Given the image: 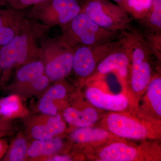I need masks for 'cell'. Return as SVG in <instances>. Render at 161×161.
Segmentation results:
<instances>
[{"instance_id":"obj_1","label":"cell","mask_w":161,"mask_h":161,"mask_svg":"<svg viewBox=\"0 0 161 161\" xmlns=\"http://www.w3.org/2000/svg\"><path fill=\"white\" fill-rule=\"evenodd\" d=\"M51 28L27 18L19 33L0 48L1 85H4L14 68L40 59V41Z\"/></svg>"},{"instance_id":"obj_2","label":"cell","mask_w":161,"mask_h":161,"mask_svg":"<svg viewBox=\"0 0 161 161\" xmlns=\"http://www.w3.org/2000/svg\"><path fill=\"white\" fill-rule=\"evenodd\" d=\"M64 40L73 48L79 45L93 46L118 40L123 32L110 31L80 12L69 23L60 26Z\"/></svg>"},{"instance_id":"obj_3","label":"cell","mask_w":161,"mask_h":161,"mask_svg":"<svg viewBox=\"0 0 161 161\" xmlns=\"http://www.w3.org/2000/svg\"><path fill=\"white\" fill-rule=\"evenodd\" d=\"M41 57L44 73L50 80H62L72 69L74 48L61 36L55 38L47 36L40 41Z\"/></svg>"},{"instance_id":"obj_4","label":"cell","mask_w":161,"mask_h":161,"mask_svg":"<svg viewBox=\"0 0 161 161\" xmlns=\"http://www.w3.org/2000/svg\"><path fill=\"white\" fill-rule=\"evenodd\" d=\"M124 34L130 51L131 86L134 92H141L151 80L152 69L149 59L152 54L142 33L138 30L125 32Z\"/></svg>"},{"instance_id":"obj_5","label":"cell","mask_w":161,"mask_h":161,"mask_svg":"<svg viewBox=\"0 0 161 161\" xmlns=\"http://www.w3.org/2000/svg\"><path fill=\"white\" fill-rule=\"evenodd\" d=\"M84 0H46L31 6L26 17L44 25L60 26L81 12Z\"/></svg>"},{"instance_id":"obj_6","label":"cell","mask_w":161,"mask_h":161,"mask_svg":"<svg viewBox=\"0 0 161 161\" xmlns=\"http://www.w3.org/2000/svg\"><path fill=\"white\" fill-rule=\"evenodd\" d=\"M81 12L110 31L122 32L133 29L129 14L109 0H84Z\"/></svg>"},{"instance_id":"obj_7","label":"cell","mask_w":161,"mask_h":161,"mask_svg":"<svg viewBox=\"0 0 161 161\" xmlns=\"http://www.w3.org/2000/svg\"><path fill=\"white\" fill-rule=\"evenodd\" d=\"M124 41L122 37L118 40L93 45H79L74 47L72 69L81 78L88 77L93 73L104 58L120 47Z\"/></svg>"},{"instance_id":"obj_8","label":"cell","mask_w":161,"mask_h":161,"mask_svg":"<svg viewBox=\"0 0 161 161\" xmlns=\"http://www.w3.org/2000/svg\"><path fill=\"white\" fill-rule=\"evenodd\" d=\"M124 41L122 45L98 64L96 69L99 75L115 71L117 72L120 78H127L130 64V51L124 32Z\"/></svg>"},{"instance_id":"obj_9","label":"cell","mask_w":161,"mask_h":161,"mask_svg":"<svg viewBox=\"0 0 161 161\" xmlns=\"http://www.w3.org/2000/svg\"><path fill=\"white\" fill-rule=\"evenodd\" d=\"M27 19L23 10L8 7L0 9V48L17 36Z\"/></svg>"},{"instance_id":"obj_10","label":"cell","mask_w":161,"mask_h":161,"mask_svg":"<svg viewBox=\"0 0 161 161\" xmlns=\"http://www.w3.org/2000/svg\"><path fill=\"white\" fill-rule=\"evenodd\" d=\"M107 123L110 131L121 137L141 139L147 135V130L144 126L124 115L111 114L108 116Z\"/></svg>"},{"instance_id":"obj_11","label":"cell","mask_w":161,"mask_h":161,"mask_svg":"<svg viewBox=\"0 0 161 161\" xmlns=\"http://www.w3.org/2000/svg\"><path fill=\"white\" fill-rule=\"evenodd\" d=\"M86 97L94 106L103 109L120 111L125 109L128 106V100L123 95L106 94L94 87L87 90Z\"/></svg>"},{"instance_id":"obj_12","label":"cell","mask_w":161,"mask_h":161,"mask_svg":"<svg viewBox=\"0 0 161 161\" xmlns=\"http://www.w3.org/2000/svg\"><path fill=\"white\" fill-rule=\"evenodd\" d=\"M44 124L35 125L31 128V134L36 140H46L54 137L64 131L65 123L60 115L47 116Z\"/></svg>"},{"instance_id":"obj_13","label":"cell","mask_w":161,"mask_h":161,"mask_svg":"<svg viewBox=\"0 0 161 161\" xmlns=\"http://www.w3.org/2000/svg\"><path fill=\"white\" fill-rule=\"evenodd\" d=\"M137 153L134 148L122 143H115L104 148L99 157L104 161H130L135 159Z\"/></svg>"},{"instance_id":"obj_14","label":"cell","mask_w":161,"mask_h":161,"mask_svg":"<svg viewBox=\"0 0 161 161\" xmlns=\"http://www.w3.org/2000/svg\"><path fill=\"white\" fill-rule=\"evenodd\" d=\"M66 90L61 83H58L50 88L39 102L38 109L41 113L47 116L58 114V108L53 102L62 99L66 96Z\"/></svg>"},{"instance_id":"obj_15","label":"cell","mask_w":161,"mask_h":161,"mask_svg":"<svg viewBox=\"0 0 161 161\" xmlns=\"http://www.w3.org/2000/svg\"><path fill=\"white\" fill-rule=\"evenodd\" d=\"M63 116L68 123L79 127H90L98 119L97 111L92 108L78 111L73 108L64 110Z\"/></svg>"},{"instance_id":"obj_16","label":"cell","mask_w":161,"mask_h":161,"mask_svg":"<svg viewBox=\"0 0 161 161\" xmlns=\"http://www.w3.org/2000/svg\"><path fill=\"white\" fill-rule=\"evenodd\" d=\"M63 141L59 137L46 140H36L28 146L27 155L32 158L52 155L63 147Z\"/></svg>"},{"instance_id":"obj_17","label":"cell","mask_w":161,"mask_h":161,"mask_svg":"<svg viewBox=\"0 0 161 161\" xmlns=\"http://www.w3.org/2000/svg\"><path fill=\"white\" fill-rule=\"evenodd\" d=\"M44 74V66L41 59L19 67L16 73V83L21 86H29L32 81Z\"/></svg>"},{"instance_id":"obj_18","label":"cell","mask_w":161,"mask_h":161,"mask_svg":"<svg viewBox=\"0 0 161 161\" xmlns=\"http://www.w3.org/2000/svg\"><path fill=\"white\" fill-rule=\"evenodd\" d=\"M139 22L145 31L161 32V0H153L147 15Z\"/></svg>"},{"instance_id":"obj_19","label":"cell","mask_w":161,"mask_h":161,"mask_svg":"<svg viewBox=\"0 0 161 161\" xmlns=\"http://www.w3.org/2000/svg\"><path fill=\"white\" fill-rule=\"evenodd\" d=\"M153 0H123L118 4L128 14L138 22L147 15Z\"/></svg>"},{"instance_id":"obj_20","label":"cell","mask_w":161,"mask_h":161,"mask_svg":"<svg viewBox=\"0 0 161 161\" xmlns=\"http://www.w3.org/2000/svg\"><path fill=\"white\" fill-rule=\"evenodd\" d=\"M108 133L106 131L97 128L89 127H80L72 132L71 138L78 142H88L102 140L106 138Z\"/></svg>"},{"instance_id":"obj_21","label":"cell","mask_w":161,"mask_h":161,"mask_svg":"<svg viewBox=\"0 0 161 161\" xmlns=\"http://www.w3.org/2000/svg\"><path fill=\"white\" fill-rule=\"evenodd\" d=\"M28 146L25 138L16 139L10 146L8 152L3 160L9 161H23L27 155Z\"/></svg>"},{"instance_id":"obj_22","label":"cell","mask_w":161,"mask_h":161,"mask_svg":"<svg viewBox=\"0 0 161 161\" xmlns=\"http://www.w3.org/2000/svg\"><path fill=\"white\" fill-rule=\"evenodd\" d=\"M147 89L148 96L150 103L154 112L161 116V79L157 77L150 81Z\"/></svg>"},{"instance_id":"obj_23","label":"cell","mask_w":161,"mask_h":161,"mask_svg":"<svg viewBox=\"0 0 161 161\" xmlns=\"http://www.w3.org/2000/svg\"><path fill=\"white\" fill-rule=\"evenodd\" d=\"M20 104L15 95H10L0 99V115L9 117L19 111Z\"/></svg>"},{"instance_id":"obj_24","label":"cell","mask_w":161,"mask_h":161,"mask_svg":"<svg viewBox=\"0 0 161 161\" xmlns=\"http://www.w3.org/2000/svg\"><path fill=\"white\" fill-rule=\"evenodd\" d=\"M143 35L151 54L161 59V32L145 31Z\"/></svg>"},{"instance_id":"obj_25","label":"cell","mask_w":161,"mask_h":161,"mask_svg":"<svg viewBox=\"0 0 161 161\" xmlns=\"http://www.w3.org/2000/svg\"><path fill=\"white\" fill-rule=\"evenodd\" d=\"M50 81V80L49 78L44 73L32 81L28 87L31 88L34 91L40 92L43 91L49 85Z\"/></svg>"},{"instance_id":"obj_26","label":"cell","mask_w":161,"mask_h":161,"mask_svg":"<svg viewBox=\"0 0 161 161\" xmlns=\"http://www.w3.org/2000/svg\"><path fill=\"white\" fill-rule=\"evenodd\" d=\"M44 1L46 0H16L9 7L17 10H23Z\"/></svg>"},{"instance_id":"obj_27","label":"cell","mask_w":161,"mask_h":161,"mask_svg":"<svg viewBox=\"0 0 161 161\" xmlns=\"http://www.w3.org/2000/svg\"><path fill=\"white\" fill-rule=\"evenodd\" d=\"M48 161H72V159L69 156L59 155L47 159Z\"/></svg>"},{"instance_id":"obj_28","label":"cell","mask_w":161,"mask_h":161,"mask_svg":"<svg viewBox=\"0 0 161 161\" xmlns=\"http://www.w3.org/2000/svg\"><path fill=\"white\" fill-rule=\"evenodd\" d=\"M7 148V145L6 141L0 138V159L4 155Z\"/></svg>"},{"instance_id":"obj_29","label":"cell","mask_w":161,"mask_h":161,"mask_svg":"<svg viewBox=\"0 0 161 161\" xmlns=\"http://www.w3.org/2000/svg\"><path fill=\"white\" fill-rule=\"evenodd\" d=\"M16 0H0V5L10 7L12 3Z\"/></svg>"},{"instance_id":"obj_30","label":"cell","mask_w":161,"mask_h":161,"mask_svg":"<svg viewBox=\"0 0 161 161\" xmlns=\"http://www.w3.org/2000/svg\"><path fill=\"white\" fill-rule=\"evenodd\" d=\"M5 129H6V125H5V122L2 121V120H0V130L5 131Z\"/></svg>"},{"instance_id":"obj_31","label":"cell","mask_w":161,"mask_h":161,"mask_svg":"<svg viewBox=\"0 0 161 161\" xmlns=\"http://www.w3.org/2000/svg\"><path fill=\"white\" fill-rule=\"evenodd\" d=\"M5 135H6V132L4 130H0V138H2Z\"/></svg>"},{"instance_id":"obj_32","label":"cell","mask_w":161,"mask_h":161,"mask_svg":"<svg viewBox=\"0 0 161 161\" xmlns=\"http://www.w3.org/2000/svg\"><path fill=\"white\" fill-rule=\"evenodd\" d=\"M112 1H115V2H116L118 5V4H119L121 2H122L123 0H112Z\"/></svg>"},{"instance_id":"obj_33","label":"cell","mask_w":161,"mask_h":161,"mask_svg":"<svg viewBox=\"0 0 161 161\" xmlns=\"http://www.w3.org/2000/svg\"><path fill=\"white\" fill-rule=\"evenodd\" d=\"M0 76H1V71H0Z\"/></svg>"}]
</instances>
